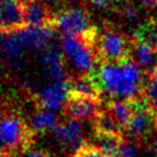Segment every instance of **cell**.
<instances>
[{"label":"cell","mask_w":157,"mask_h":157,"mask_svg":"<svg viewBox=\"0 0 157 157\" xmlns=\"http://www.w3.org/2000/svg\"><path fill=\"white\" fill-rule=\"evenodd\" d=\"M93 74L102 93L109 94L113 99L136 100L144 98L146 76L132 60L101 63Z\"/></svg>","instance_id":"6da1fadb"},{"label":"cell","mask_w":157,"mask_h":157,"mask_svg":"<svg viewBox=\"0 0 157 157\" xmlns=\"http://www.w3.org/2000/svg\"><path fill=\"white\" fill-rule=\"evenodd\" d=\"M35 131L25 118L13 110H4L1 117L2 151L9 155L24 154L35 144Z\"/></svg>","instance_id":"7a4b0ae2"},{"label":"cell","mask_w":157,"mask_h":157,"mask_svg":"<svg viewBox=\"0 0 157 157\" xmlns=\"http://www.w3.org/2000/svg\"><path fill=\"white\" fill-rule=\"evenodd\" d=\"M131 46V37L111 25L103 26L98 32L95 43L98 64L130 61Z\"/></svg>","instance_id":"3957f363"},{"label":"cell","mask_w":157,"mask_h":157,"mask_svg":"<svg viewBox=\"0 0 157 157\" xmlns=\"http://www.w3.org/2000/svg\"><path fill=\"white\" fill-rule=\"evenodd\" d=\"M99 32V31H98ZM98 33L91 36H63L61 40L62 53L79 71L78 75L91 74L98 64L95 43Z\"/></svg>","instance_id":"277c9868"},{"label":"cell","mask_w":157,"mask_h":157,"mask_svg":"<svg viewBox=\"0 0 157 157\" xmlns=\"http://www.w3.org/2000/svg\"><path fill=\"white\" fill-rule=\"evenodd\" d=\"M54 28L63 36L76 37L95 35L99 31L85 7H69L54 13Z\"/></svg>","instance_id":"5b68a950"},{"label":"cell","mask_w":157,"mask_h":157,"mask_svg":"<svg viewBox=\"0 0 157 157\" xmlns=\"http://www.w3.org/2000/svg\"><path fill=\"white\" fill-rule=\"evenodd\" d=\"M105 105L101 99L69 95L62 111L67 119H74L78 122H93L96 116L103 110Z\"/></svg>","instance_id":"8992f818"},{"label":"cell","mask_w":157,"mask_h":157,"mask_svg":"<svg viewBox=\"0 0 157 157\" xmlns=\"http://www.w3.org/2000/svg\"><path fill=\"white\" fill-rule=\"evenodd\" d=\"M132 101L134 103V113L130 125L126 128V132L132 141L140 144L149 136L153 127H155V124L144 98Z\"/></svg>","instance_id":"52a82bcc"},{"label":"cell","mask_w":157,"mask_h":157,"mask_svg":"<svg viewBox=\"0 0 157 157\" xmlns=\"http://www.w3.org/2000/svg\"><path fill=\"white\" fill-rule=\"evenodd\" d=\"M53 133L55 135V139L68 151L74 154L86 144L83 135V124L78 121L66 118L64 122L57 124L53 130Z\"/></svg>","instance_id":"ba28073f"},{"label":"cell","mask_w":157,"mask_h":157,"mask_svg":"<svg viewBox=\"0 0 157 157\" xmlns=\"http://www.w3.org/2000/svg\"><path fill=\"white\" fill-rule=\"evenodd\" d=\"M25 28L22 0H1V33H16Z\"/></svg>","instance_id":"9c48e42d"},{"label":"cell","mask_w":157,"mask_h":157,"mask_svg":"<svg viewBox=\"0 0 157 157\" xmlns=\"http://www.w3.org/2000/svg\"><path fill=\"white\" fill-rule=\"evenodd\" d=\"M69 80L63 83L53 82L43 88L37 98L38 107L49 111L63 109L69 96Z\"/></svg>","instance_id":"30bf717a"},{"label":"cell","mask_w":157,"mask_h":157,"mask_svg":"<svg viewBox=\"0 0 157 157\" xmlns=\"http://www.w3.org/2000/svg\"><path fill=\"white\" fill-rule=\"evenodd\" d=\"M43 54L40 56V63L46 68L49 77L54 83H63L68 82L71 77L67 74L66 56L56 47L48 46L41 51Z\"/></svg>","instance_id":"8fae6325"},{"label":"cell","mask_w":157,"mask_h":157,"mask_svg":"<svg viewBox=\"0 0 157 157\" xmlns=\"http://www.w3.org/2000/svg\"><path fill=\"white\" fill-rule=\"evenodd\" d=\"M131 59L144 76L157 71V48L131 37Z\"/></svg>","instance_id":"7c38bea8"},{"label":"cell","mask_w":157,"mask_h":157,"mask_svg":"<svg viewBox=\"0 0 157 157\" xmlns=\"http://www.w3.org/2000/svg\"><path fill=\"white\" fill-rule=\"evenodd\" d=\"M53 28H25L16 32L25 49L44 51L51 44V40L55 35Z\"/></svg>","instance_id":"4fadbf2b"},{"label":"cell","mask_w":157,"mask_h":157,"mask_svg":"<svg viewBox=\"0 0 157 157\" xmlns=\"http://www.w3.org/2000/svg\"><path fill=\"white\" fill-rule=\"evenodd\" d=\"M101 91L93 72L86 75H77L69 80V95L85 96L101 99Z\"/></svg>","instance_id":"5bb4252c"},{"label":"cell","mask_w":157,"mask_h":157,"mask_svg":"<svg viewBox=\"0 0 157 157\" xmlns=\"http://www.w3.org/2000/svg\"><path fill=\"white\" fill-rule=\"evenodd\" d=\"M105 105L110 110V113L115 116L116 121L119 123L123 130L126 131L134 113L133 101L124 100V99H110Z\"/></svg>","instance_id":"9a60e30c"},{"label":"cell","mask_w":157,"mask_h":157,"mask_svg":"<svg viewBox=\"0 0 157 157\" xmlns=\"http://www.w3.org/2000/svg\"><path fill=\"white\" fill-rule=\"evenodd\" d=\"M92 123H93V127H94L95 133L124 135V130L105 105L103 110L96 116V118Z\"/></svg>","instance_id":"2e32d148"},{"label":"cell","mask_w":157,"mask_h":157,"mask_svg":"<svg viewBox=\"0 0 157 157\" xmlns=\"http://www.w3.org/2000/svg\"><path fill=\"white\" fill-rule=\"evenodd\" d=\"M25 51L17 33L2 35V54L9 64H17Z\"/></svg>","instance_id":"e0dca14e"},{"label":"cell","mask_w":157,"mask_h":157,"mask_svg":"<svg viewBox=\"0 0 157 157\" xmlns=\"http://www.w3.org/2000/svg\"><path fill=\"white\" fill-rule=\"evenodd\" d=\"M124 139H125L124 135L94 133V144H93L109 157H118Z\"/></svg>","instance_id":"ac0fdd59"},{"label":"cell","mask_w":157,"mask_h":157,"mask_svg":"<svg viewBox=\"0 0 157 157\" xmlns=\"http://www.w3.org/2000/svg\"><path fill=\"white\" fill-rule=\"evenodd\" d=\"M57 124L59 123H57L56 116L52 111L39 108V110L31 118L30 125L33 128L36 134L37 133L44 134L46 132H53Z\"/></svg>","instance_id":"d6986e66"},{"label":"cell","mask_w":157,"mask_h":157,"mask_svg":"<svg viewBox=\"0 0 157 157\" xmlns=\"http://www.w3.org/2000/svg\"><path fill=\"white\" fill-rule=\"evenodd\" d=\"M132 37L157 48V18L149 17L146 20L134 31Z\"/></svg>","instance_id":"ffe728a7"},{"label":"cell","mask_w":157,"mask_h":157,"mask_svg":"<svg viewBox=\"0 0 157 157\" xmlns=\"http://www.w3.org/2000/svg\"><path fill=\"white\" fill-rule=\"evenodd\" d=\"M144 98L150 111L157 109V71L146 76L144 86Z\"/></svg>","instance_id":"44dd1931"},{"label":"cell","mask_w":157,"mask_h":157,"mask_svg":"<svg viewBox=\"0 0 157 157\" xmlns=\"http://www.w3.org/2000/svg\"><path fill=\"white\" fill-rule=\"evenodd\" d=\"M72 157H109V156L105 155L102 150H100L94 144H85L82 148H79L72 155Z\"/></svg>","instance_id":"7402d4cb"},{"label":"cell","mask_w":157,"mask_h":157,"mask_svg":"<svg viewBox=\"0 0 157 157\" xmlns=\"http://www.w3.org/2000/svg\"><path fill=\"white\" fill-rule=\"evenodd\" d=\"M138 144L134 141H128L124 139L119 150V156L118 157H138L139 156V149H138Z\"/></svg>","instance_id":"603a6c76"},{"label":"cell","mask_w":157,"mask_h":157,"mask_svg":"<svg viewBox=\"0 0 157 157\" xmlns=\"http://www.w3.org/2000/svg\"><path fill=\"white\" fill-rule=\"evenodd\" d=\"M122 14L124 18L127 20V21H135L138 18V10L133 7H130V6H125L122 8Z\"/></svg>","instance_id":"cb8c5ba5"},{"label":"cell","mask_w":157,"mask_h":157,"mask_svg":"<svg viewBox=\"0 0 157 157\" xmlns=\"http://www.w3.org/2000/svg\"><path fill=\"white\" fill-rule=\"evenodd\" d=\"M93 6L98 8H111L115 5V0H90Z\"/></svg>","instance_id":"d4e9b609"},{"label":"cell","mask_w":157,"mask_h":157,"mask_svg":"<svg viewBox=\"0 0 157 157\" xmlns=\"http://www.w3.org/2000/svg\"><path fill=\"white\" fill-rule=\"evenodd\" d=\"M23 155V157H52L51 154L45 150H28Z\"/></svg>","instance_id":"484cf974"},{"label":"cell","mask_w":157,"mask_h":157,"mask_svg":"<svg viewBox=\"0 0 157 157\" xmlns=\"http://www.w3.org/2000/svg\"><path fill=\"white\" fill-rule=\"evenodd\" d=\"M141 2L147 7H151L154 5H156V0H141Z\"/></svg>","instance_id":"4316f807"},{"label":"cell","mask_w":157,"mask_h":157,"mask_svg":"<svg viewBox=\"0 0 157 157\" xmlns=\"http://www.w3.org/2000/svg\"><path fill=\"white\" fill-rule=\"evenodd\" d=\"M131 0H115V4H118V5H122L123 7H125V6H127V4L130 2ZM122 7V8H123Z\"/></svg>","instance_id":"83f0119b"},{"label":"cell","mask_w":157,"mask_h":157,"mask_svg":"<svg viewBox=\"0 0 157 157\" xmlns=\"http://www.w3.org/2000/svg\"><path fill=\"white\" fill-rule=\"evenodd\" d=\"M156 7H157V0H156Z\"/></svg>","instance_id":"f1b7e54d"}]
</instances>
